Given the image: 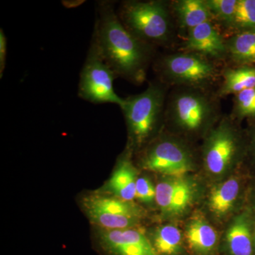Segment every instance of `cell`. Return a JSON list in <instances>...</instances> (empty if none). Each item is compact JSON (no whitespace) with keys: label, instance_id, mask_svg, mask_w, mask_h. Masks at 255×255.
<instances>
[{"label":"cell","instance_id":"1","mask_svg":"<svg viewBox=\"0 0 255 255\" xmlns=\"http://www.w3.org/2000/svg\"><path fill=\"white\" fill-rule=\"evenodd\" d=\"M92 39L106 63L117 77L141 85L152 56V46L130 33L121 20L112 1L97 3Z\"/></svg>","mask_w":255,"mask_h":255},{"label":"cell","instance_id":"2","mask_svg":"<svg viewBox=\"0 0 255 255\" xmlns=\"http://www.w3.org/2000/svg\"><path fill=\"white\" fill-rule=\"evenodd\" d=\"M164 1H125L117 14L124 26L140 41L150 46L164 44L171 33V13Z\"/></svg>","mask_w":255,"mask_h":255},{"label":"cell","instance_id":"3","mask_svg":"<svg viewBox=\"0 0 255 255\" xmlns=\"http://www.w3.org/2000/svg\"><path fill=\"white\" fill-rule=\"evenodd\" d=\"M166 87L150 82L145 91L124 98L123 112L130 140L134 145L145 143L155 132L165 112Z\"/></svg>","mask_w":255,"mask_h":255},{"label":"cell","instance_id":"4","mask_svg":"<svg viewBox=\"0 0 255 255\" xmlns=\"http://www.w3.org/2000/svg\"><path fill=\"white\" fill-rule=\"evenodd\" d=\"M219 112L205 89L184 87L171 96L164 114L180 130L196 133L212 124Z\"/></svg>","mask_w":255,"mask_h":255},{"label":"cell","instance_id":"5","mask_svg":"<svg viewBox=\"0 0 255 255\" xmlns=\"http://www.w3.org/2000/svg\"><path fill=\"white\" fill-rule=\"evenodd\" d=\"M156 70L164 85L199 89L214 82L219 71L212 60L187 51L164 57Z\"/></svg>","mask_w":255,"mask_h":255},{"label":"cell","instance_id":"6","mask_svg":"<svg viewBox=\"0 0 255 255\" xmlns=\"http://www.w3.org/2000/svg\"><path fill=\"white\" fill-rule=\"evenodd\" d=\"M117 78L118 77L102 58L92 38L80 73L79 97L95 105L114 104L121 108L124 98L119 97L114 90V82Z\"/></svg>","mask_w":255,"mask_h":255},{"label":"cell","instance_id":"7","mask_svg":"<svg viewBox=\"0 0 255 255\" xmlns=\"http://www.w3.org/2000/svg\"><path fill=\"white\" fill-rule=\"evenodd\" d=\"M89 219L101 229L135 228L142 217L141 210L130 201L112 195L93 194L82 201Z\"/></svg>","mask_w":255,"mask_h":255},{"label":"cell","instance_id":"8","mask_svg":"<svg viewBox=\"0 0 255 255\" xmlns=\"http://www.w3.org/2000/svg\"><path fill=\"white\" fill-rule=\"evenodd\" d=\"M142 164L144 169L169 177H184L194 167L190 151L171 138L161 139L151 145Z\"/></svg>","mask_w":255,"mask_h":255},{"label":"cell","instance_id":"9","mask_svg":"<svg viewBox=\"0 0 255 255\" xmlns=\"http://www.w3.org/2000/svg\"><path fill=\"white\" fill-rule=\"evenodd\" d=\"M240 139L231 122L223 119L207 137L204 148V162L213 174H221L237 158Z\"/></svg>","mask_w":255,"mask_h":255},{"label":"cell","instance_id":"10","mask_svg":"<svg viewBox=\"0 0 255 255\" xmlns=\"http://www.w3.org/2000/svg\"><path fill=\"white\" fill-rule=\"evenodd\" d=\"M99 251L103 255H159L148 236L139 228L99 230Z\"/></svg>","mask_w":255,"mask_h":255},{"label":"cell","instance_id":"11","mask_svg":"<svg viewBox=\"0 0 255 255\" xmlns=\"http://www.w3.org/2000/svg\"><path fill=\"white\" fill-rule=\"evenodd\" d=\"M194 189L184 177H169L156 186L155 201L166 216L182 214L192 202Z\"/></svg>","mask_w":255,"mask_h":255},{"label":"cell","instance_id":"12","mask_svg":"<svg viewBox=\"0 0 255 255\" xmlns=\"http://www.w3.org/2000/svg\"><path fill=\"white\" fill-rule=\"evenodd\" d=\"M184 51L204 55L209 59H223L228 55L226 41L211 21L188 31Z\"/></svg>","mask_w":255,"mask_h":255},{"label":"cell","instance_id":"13","mask_svg":"<svg viewBox=\"0 0 255 255\" xmlns=\"http://www.w3.org/2000/svg\"><path fill=\"white\" fill-rule=\"evenodd\" d=\"M251 209L235 218L226 236L228 255H255V217Z\"/></svg>","mask_w":255,"mask_h":255},{"label":"cell","instance_id":"14","mask_svg":"<svg viewBox=\"0 0 255 255\" xmlns=\"http://www.w3.org/2000/svg\"><path fill=\"white\" fill-rule=\"evenodd\" d=\"M137 179L136 169L126 155L119 159L107 183V189L112 196L132 202L135 199Z\"/></svg>","mask_w":255,"mask_h":255},{"label":"cell","instance_id":"15","mask_svg":"<svg viewBox=\"0 0 255 255\" xmlns=\"http://www.w3.org/2000/svg\"><path fill=\"white\" fill-rule=\"evenodd\" d=\"M186 241L193 255H214L217 247V233L204 219H194L188 225Z\"/></svg>","mask_w":255,"mask_h":255},{"label":"cell","instance_id":"16","mask_svg":"<svg viewBox=\"0 0 255 255\" xmlns=\"http://www.w3.org/2000/svg\"><path fill=\"white\" fill-rule=\"evenodd\" d=\"M171 9L174 10L179 26L187 31L212 20L205 0H178L172 3Z\"/></svg>","mask_w":255,"mask_h":255},{"label":"cell","instance_id":"17","mask_svg":"<svg viewBox=\"0 0 255 255\" xmlns=\"http://www.w3.org/2000/svg\"><path fill=\"white\" fill-rule=\"evenodd\" d=\"M241 184L238 178H229L215 187L209 196V206L218 217L227 214L235 206L239 196Z\"/></svg>","mask_w":255,"mask_h":255},{"label":"cell","instance_id":"18","mask_svg":"<svg viewBox=\"0 0 255 255\" xmlns=\"http://www.w3.org/2000/svg\"><path fill=\"white\" fill-rule=\"evenodd\" d=\"M228 55L240 66L255 65V31L240 32L226 41Z\"/></svg>","mask_w":255,"mask_h":255},{"label":"cell","instance_id":"19","mask_svg":"<svg viewBox=\"0 0 255 255\" xmlns=\"http://www.w3.org/2000/svg\"><path fill=\"white\" fill-rule=\"evenodd\" d=\"M223 81L219 95H237L255 87V67L238 66L227 68L223 73Z\"/></svg>","mask_w":255,"mask_h":255},{"label":"cell","instance_id":"20","mask_svg":"<svg viewBox=\"0 0 255 255\" xmlns=\"http://www.w3.org/2000/svg\"><path fill=\"white\" fill-rule=\"evenodd\" d=\"M149 238L159 255H186L182 233L175 226L157 228Z\"/></svg>","mask_w":255,"mask_h":255},{"label":"cell","instance_id":"21","mask_svg":"<svg viewBox=\"0 0 255 255\" xmlns=\"http://www.w3.org/2000/svg\"><path fill=\"white\" fill-rule=\"evenodd\" d=\"M230 28L235 33L255 31V0H238Z\"/></svg>","mask_w":255,"mask_h":255},{"label":"cell","instance_id":"22","mask_svg":"<svg viewBox=\"0 0 255 255\" xmlns=\"http://www.w3.org/2000/svg\"><path fill=\"white\" fill-rule=\"evenodd\" d=\"M212 20H216L225 27L230 28L232 23L238 0H205Z\"/></svg>","mask_w":255,"mask_h":255},{"label":"cell","instance_id":"23","mask_svg":"<svg viewBox=\"0 0 255 255\" xmlns=\"http://www.w3.org/2000/svg\"><path fill=\"white\" fill-rule=\"evenodd\" d=\"M233 113L238 119H255V87L235 95Z\"/></svg>","mask_w":255,"mask_h":255},{"label":"cell","instance_id":"24","mask_svg":"<svg viewBox=\"0 0 255 255\" xmlns=\"http://www.w3.org/2000/svg\"><path fill=\"white\" fill-rule=\"evenodd\" d=\"M156 187L145 177H137L135 187V199L144 203L151 204L155 201Z\"/></svg>","mask_w":255,"mask_h":255},{"label":"cell","instance_id":"25","mask_svg":"<svg viewBox=\"0 0 255 255\" xmlns=\"http://www.w3.org/2000/svg\"><path fill=\"white\" fill-rule=\"evenodd\" d=\"M6 53H7V39L4 30L0 29V78H2L6 66Z\"/></svg>","mask_w":255,"mask_h":255},{"label":"cell","instance_id":"26","mask_svg":"<svg viewBox=\"0 0 255 255\" xmlns=\"http://www.w3.org/2000/svg\"><path fill=\"white\" fill-rule=\"evenodd\" d=\"M251 150L255 159V131L253 132L251 138Z\"/></svg>","mask_w":255,"mask_h":255},{"label":"cell","instance_id":"27","mask_svg":"<svg viewBox=\"0 0 255 255\" xmlns=\"http://www.w3.org/2000/svg\"><path fill=\"white\" fill-rule=\"evenodd\" d=\"M254 251H255V230L254 233Z\"/></svg>","mask_w":255,"mask_h":255}]
</instances>
